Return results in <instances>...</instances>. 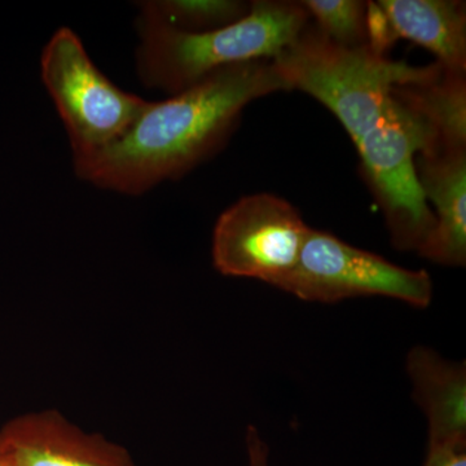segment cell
Segmentation results:
<instances>
[{
  "instance_id": "14",
  "label": "cell",
  "mask_w": 466,
  "mask_h": 466,
  "mask_svg": "<svg viewBox=\"0 0 466 466\" xmlns=\"http://www.w3.org/2000/svg\"><path fill=\"white\" fill-rule=\"evenodd\" d=\"M300 5L317 21L324 35L339 45L359 47L367 45V3L360 0H306Z\"/></svg>"
},
{
  "instance_id": "8",
  "label": "cell",
  "mask_w": 466,
  "mask_h": 466,
  "mask_svg": "<svg viewBox=\"0 0 466 466\" xmlns=\"http://www.w3.org/2000/svg\"><path fill=\"white\" fill-rule=\"evenodd\" d=\"M0 435L17 466H137L125 447L87 433L56 410L18 416Z\"/></svg>"
},
{
  "instance_id": "2",
  "label": "cell",
  "mask_w": 466,
  "mask_h": 466,
  "mask_svg": "<svg viewBox=\"0 0 466 466\" xmlns=\"http://www.w3.org/2000/svg\"><path fill=\"white\" fill-rule=\"evenodd\" d=\"M300 3L259 0L244 17L208 32L177 29L142 5L137 69L150 88L179 94L222 67L272 60L309 24Z\"/></svg>"
},
{
  "instance_id": "15",
  "label": "cell",
  "mask_w": 466,
  "mask_h": 466,
  "mask_svg": "<svg viewBox=\"0 0 466 466\" xmlns=\"http://www.w3.org/2000/svg\"><path fill=\"white\" fill-rule=\"evenodd\" d=\"M366 34L367 45L382 56H386L392 45L397 42L390 21L377 2L367 3Z\"/></svg>"
},
{
  "instance_id": "6",
  "label": "cell",
  "mask_w": 466,
  "mask_h": 466,
  "mask_svg": "<svg viewBox=\"0 0 466 466\" xmlns=\"http://www.w3.org/2000/svg\"><path fill=\"white\" fill-rule=\"evenodd\" d=\"M276 288L305 302L386 297L416 309L429 308L434 296L433 280L424 269L394 265L330 232L312 228L293 271Z\"/></svg>"
},
{
  "instance_id": "19",
  "label": "cell",
  "mask_w": 466,
  "mask_h": 466,
  "mask_svg": "<svg viewBox=\"0 0 466 466\" xmlns=\"http://www.w3.org/2000/svg\"><path fill=\"white\" fill-rule=\"evenodd\" d=\"M5 451V443H3L2 435H0V453Z\"/></svg>"
},
{
  "instance_id": "17",
  "label": "cell",
  "mask_w": 466,
  "mask_h": 466,
  "mask_svg": "<svg viewBox=\"0 0 466 466\" xmlns=\"http://www.w3.org/2000/svg\"><path fill=\"white\" fill-rule=\"evenodd\" d=\"M422 466H466V449H459V447L428 449Z\"/></svg>"
},
{
  "instance_id": "10",
  "label": "cell",
  "mask_w": 466,
  "mask_h": 466,
  "mask_svg": "<svg viewBox=\"0 0 466 466\" xmlns=\"http://www.w3.org/2000/svg\"><path fill=\"white\" fill-rule=\"evenodd\" d=\"M413 400L428 421V449H466V366L426 346L408 352Z\"/></svg>"
},
{
  "instance_id": "4",
  "label": "cell",
  "mask_w": 466,
  "mask_h": 466,
  "mask_svg": "<svg viewBox=\"0 0 466 466\" xmlns=\"http://www.w3.org/2000/svg\"><path fill=\"white\" fill-rule=\"evenodd\" d=\"M355 146L392 247L417 251L435 225L416 170L417 153L441 150L433 128L395 87L377 124Z\"/></svg>"
},
{
  "instance_id": "13",
  "label": "cell",
  "mask_w": 466,
  "mask_h": 466,
  "mask_svg": "<svg viewBox=\"0 0 466 466\" xmlns=\"http://www.w3.org/2000/svg\"><path fill=\"white\" fill-rule=\"evenodd\" d=\"M147 5L162 20L184 32H208L229 25L250 9V5L232 0H170Z\"/></svg>"
},
{
  "instance_id": "7",
  "label": "cell",
  "mask_w": 466,
  "mask_h": 466,
  "mask_svg": "<svg viewBox=\"0 0 466 466\" xmlns=\"http://www.w3.org/2000/svg\"><path fill=\"white\" fill-rule=\"evenodd\" d=\"M309 231L299 211L283 198L245 196L218 218L211 258L222 275L276 288L299 262Z\"/></svg>"
},
{
  "instance_id": "9",
  "label": "cell",
  "mask_w": 466,
  "mask_h": 466,
  "mask_svg": "<svg viewBox=\"0 0 466 466\" xmlns=\"http://www.w3.org/2000/svg\"><path fill=\"white\" fill-rule=\"evenodd\" d=\"M417 177L426 201L434 207L435 225L417 254L435 265L466 263V149L419 155Z\"/></svg>"
},
{
  "instance_id": "16",
  "label": "cell",
  "mask_w": 466,
  "mask_h": 466,
  "mask_svg": "<svg viewBox=\"0 0 466 466\" xmlns=\"http://www.w3.org/2000/svg\"><path fill=\"white\" fill-rule=\"evenodd\" d=\"M245 444H247L248 465L271 466L268 444L263 440L256 426H248Z\"/></svg>"
},
{
  "instance_id": "5",
  "label": "cell",
  "mask_w": 466,
  "mask_h": 466,
  "mask_svg": "<svg viewBox=\"0 0 466 466\" xmlns=\"http://www.w3.org/2000/svg\"><path fill=\"white\" fill-rule=\"evenodd\" d=\"M41 70L43 84L66 125L75 158L119 139L148 103L104 76L69 27L58 29L46 45Z\"/></svg>"
},
{
  "instance_id": "11",
  "label": "cell",
  "mask_w": 466,
  "mask_h": 466,
  "mask_svg": "<svg viewBox=\"0 0 466 466\" xmlns=\"http://www.w3.org/2000/svg\"><path fill=\"white\" fill-rule=\"evenodd\" d=\"M397 38L421 46L451 72L466 73V7L458 0H380Z\"/></svg>"
},
{
  "instance_id": "18",
  "label": "cell",
  "mask_w": 466,
  "mask_h": 466,
  "mask_svg": "<svg viewBox=\"0 0 466 466\" xmlns=\"http://www.w3.org/2000/svg\"><path fill=\"white\" fill-rule=\"evenodd\" d=\"M0 466H17L16 462H15V460L11 458V455L5 451H3L2 453H0Z\"/></svg>"
},
{
  "instance_id": "12",
  "label": "cell",
  "mask_w": 466,
  "mask_h": 466,
  "mask_svg": "<svg viewBox=\"0 0 466 466\" xmlns=\"http://www.w3.org/2000/svg\"><path fill=\"white\" fill-rule=\"evenodd\" d=\"M397 91L433 128L441 150L466 149L465 73L441 67L434 79L398 86Z\"/></svg>"
},
{
  "instance_id": "1",
  "label": "cell",
  "mask_w": 466,
  "mask_h": 466,
  "mask_svg": "<svg viewBox=\"0 0 466 466\" xmlns=\"http://www.w3.org/2000/svg\"><path fill=\"white\" fill-rule=\"evenodd\" d=\"M289 91L272 60L218 69L170 99L146 108L116 142L75 158L86 182L125 195H142L211 157L228 140L251 101Z\"/></svg>"
},
{
  "instance_id": "3",
  "label": "cell",
  "mask_w": 466,
  "mask_h": 466,
  "mask_svg": "<svg viewBox=\"0 0 466 466\" xmlns=\"http://www.w3.org/2000/svg\"><path fill=\"white\" fill-rule=\"evenodd\" d=\"M272 61L288 90L320 101L355 144L377 124L395 87L431 81L441 70L437 63L413 66L390 60L368 45H339L309 24Z\"/></svg>"
}]
</instances>
